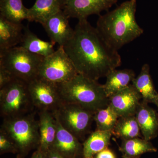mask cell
<instances>
[{"label":"cell","instance_id":"cell-1","mask_svg":"<svg viewBox=\"0 0 158 158\" xmlns=\"http://www.w3.org/2000/svg\"><path fill=\"white\" fill-rule=\"evenodd\" d=\"M63 48L78 73L95 81L121 64L118 51L105 41L87 19L79 20L73 36Z\"/></svg>","mask_w":158,"mask_h":158},{"label":"cell","instance_id":"cell-2","mask_svg":"<svg viewBox=\"0 0 158 158\" xmlns=\"http://www.w3.org/2000/svg\"><path fill=\"white\" fill-rule=\"evenodd\" d=\"M136 0L125 2L116 9L100 15L97 30L105 41L115 50L141 36L144 30L136 19Z\"/></svg>","mask_w":158,"mask_h":158},{"label":"cell","instance_id":"cell-3","mask_svg":"<svg viewBox=\"0 0 158 158\" xmlns=\"http://www.w3.org/2000/svg\"><path fill=\"white\" fill-rule=\"evenodd\" d=\"M59 87L64 102L78 105L94 113L109 106L103 85L80 74Z\"/></svg>","mask_w":158,"mask_h":158},{"label":"cell","instance_id":"cell-4","mask_svg":"<svg viewBox=\"0 0 158 158\" xmlns=\"http://www.w3.org/2000/svg\"><path fill=\"white\" fill-rule=\"evenodd\" d=\"M35 112L4 118L0 132L11 140L15 147L26 150L40 142L39 121Z\"/></svg>","mask_w":158,"mask_h":158},{"label":"cell","instance_id":"cell-5","mask_svg":"<svg viewBox=\"0 0 158 158\" xmlns=\"http://www.w3.org/2000/svg\"><path fill=\"white\" fill-rule=\"evenodd\" d=\"M43 58L21 47H15L0 52V65L14 78L29 83L38 77L40 65Z\"/></svg>","mask_w":158,"mask_h":158},{"label":"cell","instance_id":"cell-6","mask_svg":"<svg viewBox=\"0 0 158 158\" xmlns=\"http://www.w3.org/2000/svg\"><path fill=\"white\" fill-rule=\"evenodd\" d=\"M34 109L27 82L14 78L0 89V113L3 118L25 115Z\"/></svg>","mask_w":158,"mask_h":158},{"label":"cell","instance_id":"cell-7","mask_svg":"<svg viewBox=\"0 0 158 158\" xmlns=\"http://www.w3.org/2000/svg\"><path fill=\"white\" fill-rule=\"evenodd\" d=\"M77 74L63 46H59L52 54L44 57L40 65L38 77L59 85L70 81Z\"/></svg>","mask_w":158,"mask_h":158},{"label":"cell","instance_id":"cell-8","mask_svg":"<svg viewBox=\"0 0 158 158\" xmlns=\"http://www.w3.org/2000/svg\"><path fill=\"white\" fill-rule=\"evenodd\" d=\"M53 113L61 125L78 139L90 132L94 114L78 105L66 102Z\"/></svg>","mask_w":158,"mask_h":158},{"label":"cell","instance_id":"cell-9","mask_svg":"<svg viewBox=\"0 0 158 158\" xmlns=\"http://www.w3.org/2000/svg\"><path fill=\"white\" fill-rule=\"evenodd\" d=\"M28 88L33 106L39 111L53 113L64 102L56 84L37 77L29 82Z\"/></svg>","mask_w":158,"mask_h":158},{"label":"cell","instance_id":"cell-10","mask_svg":"<svg viewBox=\"0 0 158 158\" xmlns=\"http://www.w3.org/2000/svg\"><path fill=\"white\" fill-rule=\"evenodd\" d=\"M117 0H62V10L69 18L87 19L92 15H100L117 3Z\"/></svg>","mask_w":158,"mask_h":158},{"label":"cell","instance_id":"cell-11","mask_svg":"<svg viewBox=\"0 0 158 158\" xmlns=\"http://www.w3.org/2000/svg\"><path fill=\"white\" fill-rule=\"evenodd\" d=\"M142 97L132 84L109 98L110 107L119 117L135 116Z\"/></svg>","mask_w":158,"mask_h":158},{"label":"cell","instance_id":"cell-12","mask_svg":"<svg viewBox=\"0 0 158 158\" xmlns=\"http://www.w3.org/2000/svg\"><path fill=\"white\" fill-rule=\"evenodd\" d=\"M68 16L61 10L41 24L51 41L63 46L73 36Z\"/></svg>","mask_w":158,"mask_h":158},{"label":"cell","instance_id":"cell-13","mask_svg":"<svg viewBox=\"0 0 158 158\" xmlns=\"http://www.w3.org/2000/svg\"><path fill=\"white\" fill-rule=\"evenodd\" d=\"M143 138L150 141L158 135V113L150 107L148 103L142 101L135 113Z\"/></svg>","mask_w":158,"mask_h":158},{"label":"cell","instance_id":"cell-14","mask_svg":"<svg viewBox=\"0 0 158 158\" xmlns=\"http://www.w3.org/2000/svg\"><path fill=\"white\" fill-rule=\"evenodd\" d=\"M24 26L11 22L0 15V52L15 47L20 44Z\"/></svg>","mask_w":158,"mask_h":158},{"label":"cell","instance_id":"cell-15","mask_svg":"<svg viewBox=\"0 0 158 158\" xmlns=\"http://www.w3.org/2000/svg\"><path fill=\"white\" fill-rule=\"evenodd\" d=\"M40 149L47 152L52 148L57 133L56 119L54 113L49 111H39Z\"/></svg>","mask_w":158,"mask_h":158},{"label":"cell","instance_id":"cell-16","mask_svg":"<svg viewBox=\"0 0 158 158\" xmlns=\"http://www.w3.org/2000/svg\"><path fill=\"white\" fill-rule=\"evenodd\" d=\"M131 84L141 95L142 101L157 106L158 93L154 86L148 64H144L142 66L140 74L133 80Z\"/></svg>","mask_w":158,"mask_h":158},{"label":"cell","instance_id":"cell-17","mask_svg":"<svg viewBox=\"0 0 158 158\" xmlns=\"http://www.w3.org/2000/svg\"><path fill=\"white\" fill-rule=\"evenodd\" d=\"M62 0H36L28 9L27 20L42 24L52 15L62 10Z\"/></svg>","mask_w":158,"mask_h":158},{"label":"cell","instance_id":"cell-18","mask_svg":"<svg viewBox=\"0 0 158 158\" xmlns=\"http://www.w3.org/2000/svg\"><path fill=\"white\" fill-rule=\"evenodd\" d=\"M106 77V80L103 87L105 92L109 98L131 85L135 77V74L132 69H115L110 72Z\"/></svg>","mask_w":158,"mask_h":158},{"label":"cell","instance_id":"cell-19","mask_svg":"<svg viewBox=\"0 0 158 158\" xmlns=\"http://www.w3.org/2000/svg\"><path fill=\"white\" fill-rule=\"evenodd\" d=\"M52 41H45L37 37L29 28V26L24 27L23 36L20 47L30 52L45 57L55 52L54 45Z\"/></svg>","mask_w":158,"mask_h":158},{"label":"cell","instance_id":"cell-20","mask_svg":"<svg viewBox=\"0 0 158 158\" xmlns=\"http://www.w3.org/2000/svg\"><path fill=\"white\" fill-rule=\"evenodd\" d=\"M56 118L57 122L56 135L52 148L57 151L63 157V156H73L80 149L78 139L64 128L58 119Z\"/></svg>","mask_w":158,"mask_h":158},{"label":"cell","instance_id":"cell-21","mask_svg":"<svg viewBox=\"0 0 158 158\" xmlns=\"http://www.w3.org/2000/svg\"><path fill=\"white\" fill-rule=\"evenodd\" d=\"M113 133L111 131L96 130L90 134L83 144V153L85 158H93L110 144Z\"/></svg>","mask_w":158,"mask_h":158},{"label":"cell","instance_id":"cell-22","mask_svg":"<svg viewBox=\"0 0 158 158\" xmlns=\"http://www.w3.org/2000/svg\"><path fill=\"white\" fill-rule=\"evenodd\" d=\"M28 13L22 0H0V15L9 21L22 23L27 19Z\"/></svg>","mask_w":158,"mask_h":158},{"label":"cell","instance_id":"cell-23","mask_svg":"<svg viewBox=\"0 0 158 158\" xmlns=\"http://www.w3.org/2000/svg\"><path fill=\"white\" fill-rule=\"evenodd\" d=\"M120 151L123 157L135 158L145 153L156 152L157 149L149 141L144 138H135L123 140Z\"/></svg>","mask_w":158,"mask_h":158},{"label":"cell","instance_id":"cell-24","mask_svg":"<svg viewBox=\"0 0 158 158\" xmlns=\"http://www.w3.org/2000/svg\"><path fill=\"white\" fill-rule=\"evenodd\" d=\"M112 133L123 140L141 137V131L135 116L119 117Z\"/></svg>","mask_w":158,"mask_h":158},{"label":"cell","instance_id":"cell-25","mask_svg":"<svg viewBox=\"0 0 158 158\" xmlns=\"http://www.w3.org/2000/svg\"><path fill=\"white\" fill-rule=\"evenodd\" d=\"M119 117L110 106L95 112L94 120L96 123L97 130L112 131Z\"/></svg>","mask_w":158,"mask_h":158},{"label":"cell","instance_id":"cell-26","mask_svg":"<svg viewBox=\"0 0 158 158\" xmlns=\"http://www.w3.org/2000/svg\"><path fill=\"white\" fill-rule=\"evenodd\" d=\"M14 144L11 140L2 133L0 132V150L1 151H8L14 149Z\"/></svg>","mask_w":158,"mask_h":158},{"label":"cell","instance_id":"cell-27","mask_svg":"<svg viewBox=\"0 0 158 158\" xmlns=\"http://www.w3.org/2000/svg\"><path fill=\"white\" fill-rule=\"evenodd\" d=\"M14 78L6 69L0 65V89L9 84Z\"/></svg>","mask_w":158,"mask_h":158},{"label":"cell","instance_id":"cell-28","mask_svg":"<svg viewBox=\"0 0 158 158\" xmlns=\"http://www.w3.org/2000/svg\"><path fill=\"white\" fill-rule=\"evenodd\" d=\"M96 158H116V156L113 152L106 148L98 153Z\"/></svg>","mask_w":158,"mask_h":158},{"label":"cell","instance_id":"cell-29","mask_svg":"<svg viewBox=\"0 0 158 158\" xmlns=\"http://www.w3.org/2000/svg\"><path fill=\"white\" fill-rule=\"evenodd\" d=\"M47 153L48 158H65L53 148H51L49 150Z\"/></svg>","mask_w":158,"mask_h":158},{"label":"cell","instance_id":"cell-30","mask_svg":"<svg viewBox=\"0 0 158 158\" xmlns=\"http://www.w3.org/2000/svg\"><path fill=\"white\" fill-rule=\"evenodd\" d=\"M31 158H48L47 152L40 151L35 153Z\"/></svg>","mask_w":158,"mask_h":158},{"label":"cell","instance_id":"cell-31","mask_svg":"<svg viewBox=\"0 0 158 158\" xmlns=\"http://www.w3.org/2000/svg\"><path fill=\"white\" fill-rule=\"evenodd\" d=\"M123 158H130L128 157H123Z\"/></svg>","mask_w":158,"mask_h":158},{"label":"cell","instance_id":"cell-32","mask_svg":"<svg viewBox=\"0 0 158 158\" xmlns=\"http://www.w3.org/2000/svg\"><path fill=\"white\" fill-rule=\"evenodd\" d=\"M157 107H158V106H157Z\"/></svg>","mask_w":158,"mask_h":158}]
</instances>
